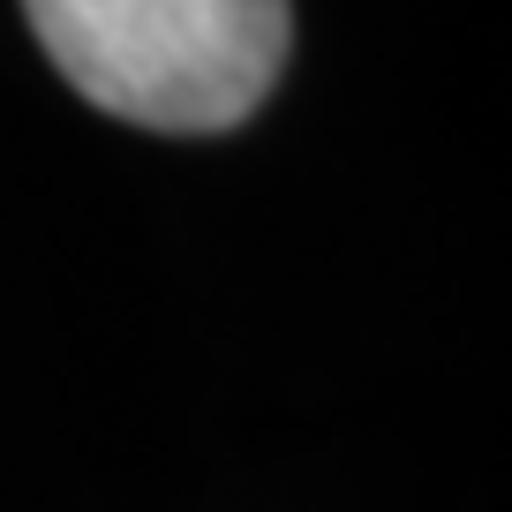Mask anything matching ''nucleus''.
Masks as SVG:
<instances>
[{"label":"nucleus","mask_w":512,"mask_h":512,"mask_svg":"<svg viewBox=\"0 0 512 512\" xmlns=\"http://www.w3.org/2000/svg\"><path fill=\"white\" fill-rule=\"evenodd\" d=\"M46 61L98 113L159 136H219L272 98L287 0H23Z\"/></svg>","instance_id":"nucleus-1"}]
</instances>
